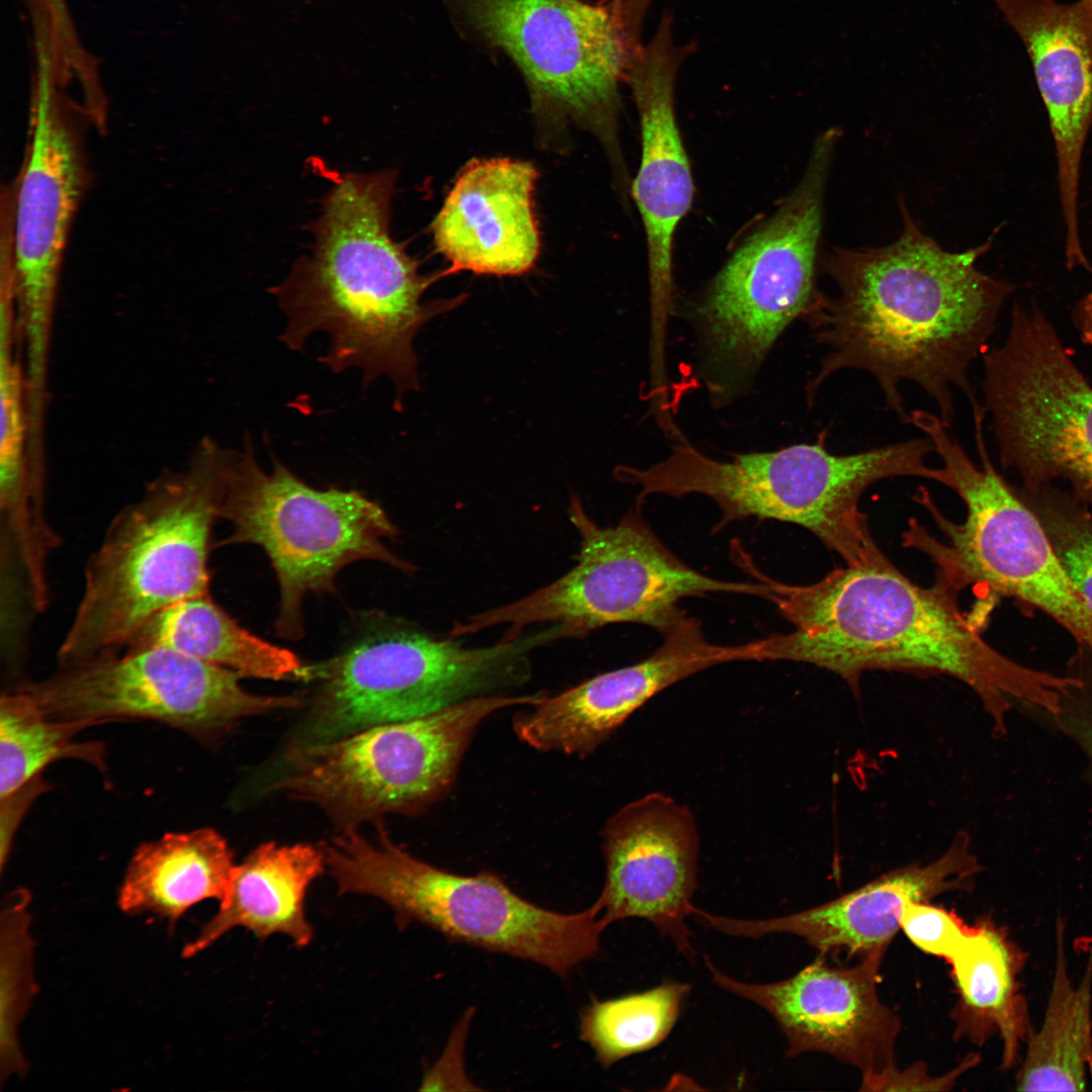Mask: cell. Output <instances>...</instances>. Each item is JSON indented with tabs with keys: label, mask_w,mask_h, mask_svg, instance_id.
I'll return each mask as SVG.
<instances>
[{
	"label": "cell",
	"mask_w": 1092,
	"mask_h": 1092,
	"mask_svg": "<svg viewBox=\"0 0 1092 1092\" xmlns=\"http://www.w3.org/2000/svg\"><path fill=\"white\" fill-rule=\"evenodd\" d=\"M601 3L606 4L614 9H621L626 0H599Z\"/></svg>",
	"instance_id": "obj_37"
},
{
	"label": "cell",
	"mask_w": 1092,
	"mask_h": 1092,
	"mask_svg": "<svg viewBox=\"0 0 1092 1092\" xmlns=\"http://www.w3.org/2000/svg\"><path fill=\"white\" fill-rule=\"evenodd\" d=\"M689 991L688 984L668 981L641 993L595 1001L581 1013L580 1038L605 1068L649 1051L672 1030Z\"/></svg>",
	"instance_id": "obj_30"
},
{
	"label": "cell",
	"mask_w": 1092,
	"mask_h": 1092,
	"mask_svg": "<svg viewBox=\"0 0 1092 1092\" xmlns=\"http://www.w3.org/2000/svg\"><path fill=\"white\" fill-rule=\"evenodd\" d=\"M983 870L970 835L956 834L948 848L927 863H912L824 904L769 919L749 920L712 914L696 907L703 925L731 936L758 938L787 933L806 940L821 954L846 950L862 958L885 951L900 929L910 902H930L950 892L971 891Z\"/></svg>",
	"instance_id": "obj_21"
},
{
	"label": "cell",
	"mask_w": 1092,
	"mask_h": 1092,
	"mask_svg": "<svg viewBox=\"0 0 1092 1092\" xmlns=\"http://www.w3.org/2000/svg\"><path fill=\"white\" fill-rule=\"evenodd\" d=\"M230 450L205 438L118 512L90 556L59 667L123 650L164 608L209 595L208 554Z\"/></svg>",
	"instance_id": "obj_4"
},
{
	"label": "cell",
	"mask_w": 1092,
	"mask_h": 1092,
	"mask_svg": "<svg viewBox=\"0 0 1092 1092\" xmlns=\"http://www.w3.org/2000/svg\"><path fill=\"white\" fill-rule=\"evenodd\" d=\"M537 177L535 166L522 160L466 164L432 223L435 248L449 263L448 275L517 276L533 268L540 252L533 202Z\"/></svg>",
	"instance_id": "obj_23"
},
{
	"label": "cell",
	"mask_w": 1092,
	"mask_h": 1092,
	"mask_svg": "<svg viewBox=\"0 0 1092 1092\" xmlns=\"http://www.w3.org/2000/svg\"><path fill=\"white\" fill-rule=\"evenodd\" d=\"M1026 959V952L1003 926L982 916L948 962L958 993L951 1010L953 1037L983 1045L999 1035L1003 1070L1014 1067L1032 1029L1019 983Z\"/></svg>",
	"instance_id": "obj_25"
},
{
	"label": "cell",
	"mask_w": 1092,
	"mask_h": 1092,
	"mask_svg": "<svg viewBox=\"0 0 1092 1092\" xmlns=\"http://www.w3.org/2000/svg\"><path fill=\"white\" fill-rule=\"evenodd\" d=\"M1073 316L1083 342L1092 346V290L1076 304Z\"/></svg>",
	"instance_id": "obj_36"
},
{
	"label": "cell",
	"mask_w": 1092,
	"mask_h": 1092,
	"mask_svg": "<svg viewBox=\"0 0 1092 1092\" xmlns=\"http://www.w3.org/2000/svg\"><path fill=\"white\" fill-rule=\"evenodd\" d=\"M393 171L339 177L324 199L311 257L301 259L273 292L286 315L280 340L301 351L329 338L322 363L334 373L357 368L363 385L392 381L399 398L419 385L414 340L430 320L464 296L423 301L447 271L423 274L389 232Z\"/></svg>",
	"instance_id": "obj_3"
},
{
	"label": "cell",
	"mask_w": 1092,
	"mask_h": 1092,
	"mask_svg": "<svg viewBox=\"0 0 1092 1092\" xmlns=\"http://www.w3.org/2000/svg\"><path fill=\"white\" fill-rule=\"evenodd\" d=\"M30 896L25 890L7 897L1 912L0 1077L23 1076L27 1064L18 1040V1027L36 991L33 978L34 942L30 931Z\"/></svg>",
	"instance_id": "obj_31"
},
{
	"label": "cell",
	"mask_w": 1092,
	"mask_h": 1092,
	"mask_svg": "<svg viewBox=\"0 0 1092 1092\" xmlns=\"http://www.w3.org/2000/svg\"><path fill=\"white\" fill-rule=\"evenodd\" d=\"M60 77L38 63L30 112V139L11 190L15 301L25 349L49 351L50 329L69 230L86 185L81 138Z\"/></svg>",
	"instance_id": "obj_16"
},
{
	"label": "cell",
	"mask_w": 1092,
	"mask_h": 1092,
	"mask_svg": "<svg viewBox=\"0 0 1092 1092\" xmlns=\"http://www.w3.org/2000/svg\"><path fill=\"white\" fill-rule=\"evenodd\" d=\"M901 209L904 226L896 242L835 250L826 260L837 293L818 292L804 315L826 350L807 396L812 398L837 371L863 370L902 422L909 424L910 414L900 386L912 381L950 427L953 388L965 393L971 406L980 403L970 366L987 351L999 310L1014 287L976 268L990 242L964 253L946 252L920 231L902 202Z\"/></svg>",
	"instance_id": "obj_1"
},
{
	"label": "cell",
	"mask_w": 1092,
	"mask_h": 1092,
	"mask_svg": "<svg viewBox=\"0 0 1092 1092\" xmlns=\"http://www.w3.org/2000/svg\"><path fill=\"white\" fill-rule=\"evenodd\" d=\"M254 453L249 439L231 450L218 518L232 526L222 544H256L267 554L280 589L279 636H302L303 598L332 590L348 564L371 559L413 569L385 545L397 531L378 504L356 490L313 488L278 460L266 472Z\"/></svg>",
	"instance_id": "obj_10"
},
{
	"label": "cell",
	"mask_w": 1092,
	"mask_h": 1092,
	"mask_svg": "<svg viewBox=\"0 0 1092 1092\" xmlns=\"http://www.w3.org/2000/svg\"><path fill=\"white\" fill-rule=\"evenodd\" d=\"M757 575L794 629L745 643L748 661L813 664L839 675L855 694L869 670L947 675L973 690L997 735L1006 733L1007 717L1018 706L1055 712L1071 682L1065 673L998 651L960 610L957 595L936 581L916 584L890 560L845 565L802 585Z\"/></svg>",
	"instance_id": "obj_2"
},
{
	"label": "cell",
	"mask_w": 1092,
	"mask_h": 1092,
	"mask_svg": "<svg viewBox=\"0 0 1092 1092\" xmlns=\"http://www.w3.org/2000/svg\"><path fill=\"white\" fill-rule=\"evenodd\" d=\"M569 518L580 537L577 562L569 571L522 599L456 623L449 635L507 624L508 634L517 635L540 622L565 624L576 636L619 623L642 624L664 634L687 617L679 608L685 598L713 593L772 597L763 580L726 581L695 570L658 539L639 510L603 528L573 496Z\"/></svg>",
	"instance_id": "obj_12"
},
{
	"label": "cell",
	"mask_w": 1092,
	"mask_h": 1092,
	"mask_svg": "<svg viewBox=\"0 0 1092 1092\" xmlns=\"http://www.w3.org/2000/svg\"><path fill=\"white\" fill-rule=\"evenodd\" d=\"M662 635L661 645L645 659L556 696L545 695L531 710L517 714L513 720L517 736L539 750L584 756L660 692L709 667L745 661L744 644L711 643L692 617Z\"/></svg>",
	"instance_id": "obj_20"
},
{
	"label": "cell",
	"mask_w": 1092,
	"mask_h": 1092,
	"mask_svg": "<svg viewBox=\"0 0 1092 1092\" xmlns=\"http://www.w3.org/2000/svg\"><path fill=\"white\" fill-rule=\"evenodd\" d=\"M827 430L812 444L736 454L730 460L704 455L685 440L647 468H624L623 480L639 487L638 504L650 494L706 495L721 510L715 526L747 518L776 520L814 534L846 565L872 561L880 548L859 500L874 483L898 477L903 459L894 445L837 455L826 446Z\"/></svg>",
	"instance_id": "obj_6"
},
{
	"label": "cell",
	"mask_w": 1092,
	"mask_h": 1092,
	"mask_svg": "<svg viewBox=\"0 0 1092 1092\" xmlns=\"http://www.w3.org/2000/svg\"><path fill=\"white\" fill-rule=\"evenodd\" d=\"M984 408L1002 468L1020 484L1062 481L1092 511V385L1034 303H1016L1004 343L983 354Z\"/></svg>",
	"instance_id": "obj_14"
},
{
	"label": "cell",
	"mask_w": 1092,
	"mask_h": 1092,
	"mask_svg": "<svg viewBox=\"0 0 1092 1092\" xmlns=\"http://www.w3.org/2000/svg\"><path fill=\"white\" fill-rule=\"evenodd\" d=\"M838 139L834 128L818 136L799 185L739 246L697 307L712 381L723 389L752 375L818 293L817 247Z\"/></svg>",
	"instance_id": "obj_13"
},
{
	"label": "cell",
	"mask_w": 1092,
	"mask_h": 1092,
	"mask_svg": "<svg viewBox=\"0 0 1092 1092\" xmlns=\"http://www.w3.org/2000/svg\"><path fill=\"white\" fill-rule=\"evenodd\" d=\"M1054 979L1041 1025L1030 1031L1016 1074L1020 1091H1083L1092 1082V948L1080 983L1070 978L1064 922L1057 921Z\"/></svg>",
	"instance_id": "obj_28"
},
{
	"label": "cell",
	"mask_w": 1092,
	"mask_h": 1092,
	"mask_svg": "<svg viewBox=\"0 0 1092 1092\" xmlns=\"http://www.w3.org/2000/svg\"><path fill=\"white\" fill-rule=\"evenodd\" d=\"M552 624L484 647L440 639L404 625L362 634L337 656L303 666L316 684L309 712L289 746L326 742L377 725L413 720L525 682L530 653L564 637Z\"/></svg>",
	"instance_id": "obj_7"
},
{
	"label": "cell",
	"mask_w": 1092,
	"mask_h": 1092,
	"mask_svg": "<svg viewBox=\"0 0 1092 1092\" xmlns=\"http://www.w3.org/2000/svg\"><path fill=\"white\" fill-rule=\"evenodd\" d=\"M978 1062L979 1056L970 1054L954 1069L938 1077L928 1076L927 1069L922 1063L903 1070L893 1066L879 1075L862 1079L860 1089L863 1091L951 1090L959 1078Z\"/></svg>",
	"instance_id": "obj_35"
},
{
	"label": "cell",
	"mask_w": 1092,
	"mask_h": 1092,
	"mask_svg": "<svg viewBox=\"0 0 1092 1092\" xmlns=\"http://www.w3.org/2000/svg\"><path fill=\"white\" fill-rule=\"evenodd\" d=\"M900 929L922 951L948 963L974 932L975 923L967 924L953 910L916 901L903 908Z\"/></svg>",
	"instance_id": "obj_34"
},
{
	"label": "cell",
	"mask_w": 1092,
	"mask_h": 1092,
	"mask_svg": "<svg viewBox=\"0 0 1092 1092\" xmlns=\"http://www.w3.org/2000/svg\"><path fill=\"white\" fill-rule=\"evenodd\" d=\"M148 647L172 649L242 676L278 680L299 677L302 669L292 651L241 627L210 595L164 608L138 630L123 650Z\"/></svg>",
	"instance_id": "obj_27"
},
{
	"label": "cell",
	"mask_w": 1092,
	"mask_h": 1092,
	"mask_svg": "<svg viewBox=\"0 0 1092 1092\" xmlns=\"http://www.w3.org/2000/svg\"><path fill=\"white\" fill-rule=\"evenodd\" d=\"M929 436L942 461L936 482L960 496L967 515L962 523L952 522L922 487L914 498L942 537L911 519L902 534L903 545L926 555L936 567V582L952 594L959 596L971 586L980 596L1012 599L1050 617L1076 644L1092 646V609L1014 484L994 468L983 425H975L980 465L947 428L935 427Z\"/></svg>",
	"instance_id": "obj_8"
},
{
	"label": "cell",
	"mask_w": 1092,
	"mask_h": 1092,
	"mask_svg": "<svg viewBox=\"0 0 1092 1092\" xmlns=\"http://www.w3.org/2000/svg\"><path fill=\"white\" fill-rule=\"evenodd\" d=\"M691 47L679 46L672 18L662 17L647 43L634 53L628 81L639 115L641 162L631 186L646 234L650 287V345L665 351L672 312V245L675 230L688 213L694 183L674 109L678 69Z\"/></svg>",
	"instance_id": "obj_18"
},
{
	"label": "cell",
	"mask_w": 1092,
	"mask_h": 1092,
	"mask_svg": "<svg viewBox=\"0 0 1092 1092\" xmlns=\"http://www.w3.org/2000/svg\"><path fill=\"white\" fill-rule=\"evenodd\" d=\"M326 866V851L313 844H260L237 864L218 911L183 947L182 957L198 954L236 927L259 939L280 933L297 947L307 946L313 931L305 917L304 900Z\"/></svg>",
	"instance_id": "obj_24"
},
{
	"label": "cell",
	"mask_w": 1092,
	"mask_h": 1092,
	"mask_svg": "<svg viewBox=\"0 0 1092 1092\" xmlns=\"http://www.w3.org/2000/svg\"><path fill=\"white\" fill-rule=\"evenodd\" d=\"M885 951L860 958L852 967H832L822 959L796 975L769 984L746 983L724 974L708 958L712 981L767 1011L788 1040V1057L823 1053L858 1069L862 1079L894 1064L900 1019L878 994Z\"/></svg>",
	"instance_id": "obj_17"
},
{
	"label": "cell",
	"mask_w": 1092,
	"mask_h": 1092,
	"mask_svg": "<svg viewBox=\"0 0 1092 1092\" xmlns=\"http://www.w3.org/2000/svg\"><path fill=\"white\" fill-rule=\"evenodd\" d=\"M1066 673L1073 681L1060 695L1056 712L1040 713L1051 726L1073 742L1092 775V646L1076 644Z\"/></svg>",
	"instance_id": "obj_33"
},
{
	"label": "cell",
	"mask_w": 1092,
	"mask_h": 1092,
	"mask_svg": "<svg viewBox=\"0 0 1092 1092\" xmlns=\"http://www.w3.org/2000/svg\"><path fill=\"white\" fill-rule=\"evenodd\" d=\"M1023 41L1050 118L1065 222V252H1082L1078 196L1092 126V0H993Z\"/></svg>",
	"instance_id": "obj_22"
},
{
	"label": "cell",
	"mask_w": 1092,
	"mask_h": 1092,
	"mask_svg": "<svg viewBox=\"0 0 1092 1092\" xmlns=\"http://www.w3.org/2000/svg\"><path fill=\"white\" fill-rule=\"evenodd\" d=\"M85 725L48 716L19 688L0 702V795L7 797L37 779L40 771L63 758L85 760L104 768V746L79 742Z\"/></svg>",
	"instance_id": "obj_29"
},
{
	"label": "cell",
	"mask_w": 1092,
	"mask_h": 1092,
	"mask_svg": "<svg viewBox=\"0 0 1092 1092\" xmlns=\"http://www.w3.org/2000/svg\"><path fill=\"white\" fill-rule=\"evenodd\" d=\"M236 867L228 842L211 828L167 833L135 850L117 904L126 914L150 912L173 925L201 901L221 902Z\"/></svg>",
	"instance_id": "obj_26"
},
{
	"label": "cell",
	"mask_w": 1092,
	"mask_h": 1092,
	"mask_svg": "<svg viewBox=\"0 0 1092 1092\" xmlns=\"http://www.w3.org/2000/svg\"><path fill=\"white\" fill-rule=\"evenodd\" d=\"M543 693L475 697L425 717L289 746L271 789L322 808L341 828L420 812L448 792L477 727Z\"/></svg>",
	"instance_id": "obj_11"
},
{
	"label": "cell",
	"mask_w": 1092,
	"mask_h": 1092,
	"mask_svg": "<svg viewBox=\"0 0 1092 1092\" xmlns=\"http://www.w3.org/2000/svg\"><path fill=\"white\" fill-rule=\"evenodd\" d=\"M1015 489L1092 609V511L1057 483L1019 484Z\"/></svg>",
	"instance_id": "obj_32"
},
{
	"label": "cell",
	"mask_w": 1092,
	"mask_h": 1092,
	"mask_svg": "<svg viewBox=\"0 0 1092 1092\" xmlns=\"http://www.w3.org/2000/svg\"><path fill=\"white\" fill-rule=\"evenodd\" d=\"M326 859L340 894L380 899L400 928L418 922L452 941L530 961L561 977L600 954L607 927L594 904L570 914L542 908L492 873L460 876L420 860L382 829L373 841L356 827L342 829Z\"/></svg>",
	"instance_id": "obj_5"
},
{
	"label": "cell",
	"mask_w": 1092,
	"mask_h": 1092,
	"mask_svg": "<svg viewBox=\"0 0 1092 1092\" xmlns=\"http://www.w3.org/2000/svg\"><path fill=\"white\" fill-rule=\"evenodd\" d=\"M605 883L594 903L608 927L627 918L650 922L692 960L687 924L697 888L699 832L684 804L650 793L619 809L602 830Z\"/></svg>",
	"instance_id": "obj_19"
},
{
	"label": "cell",
	"mask_w": 1092,
	"mask_h": 1092,
	"mask_svg": "<svg viewBox=\"0 0 1092 1092\" xmlns=\"http://www.w3.org/2000/svg\"><path fill=\"white\" fill-rule=\"evenodd\" d=\"M462 22L499 50L526 83L541 144L570 126L593 133L628 187L618 135L619 85L635 51L622 13L586 0H451Z\"/></svg>",
	"instance_id": "obj_9"
},
{
	"label": "cell",
	"mask_w": 1092,
	"mask_h": 1092,
	"mask_svg": "<svg viewBox=\"0 0 1092 1092\" xmlns=\"http://www.w3.org/2000/svg\"><path fill=\"white\" fill-rule=\"evenodd\" d=\"M243 676L181 652L148 647L59 667L19 687L43 712L86 727L126 718L158 721L195 736H211L239 720L303 705L297 696L247 692Z\"/></svg>",
	"instance_id": "obj_15"
}]
</instances>
